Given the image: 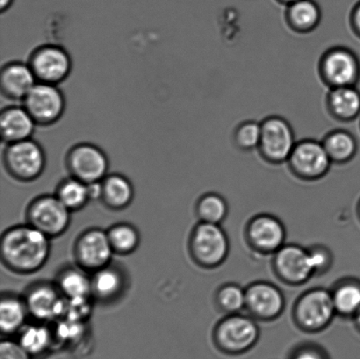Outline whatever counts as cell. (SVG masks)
<instances>
[{"label": "cell", "mask_w": 360, "mask_h": 359, "mask_svg": "<svg viewBox=\"0 0 360 359\" xmlns=\"http://www.w3.org/2000/svg\"><path fill=\"white\" fill-rule=\"evenodd\" d=\"M125 278L115 267L105 266L91 278V295L101 301H112L124 290Z\"/></svg>", "instance_id": "obj_24"}, {"label": "cell", "mask_w": 360, "mask_h": 359, "mask_svg": "<svg viewBox=\"0 0 360 359\" xmlns=\"http://www.w3.org/2000/svg\"><path fill=\"white\" fill-rule=\"evenodd\" d=\"M288 164L292 174L297 177L306 181H316L328 174L333 162L322 142L308 138L296 143Z\"/></svg>", "instance_id": "obj_9"}, {"label": "cell", "mask_w": 360, "mask_h": 359, "mask_svg": "<svg viewBox=\"0 0 360 359\" xmlns=\"http://www.w3.org/2000/svg\"><path fill=\"white\" fill-rule=\"evenodd\" d=\"M0 252L4 265L13 272L30 274L44 266L51 254L47 235L31 225H21L3 234Z\"/></svg>", "instance_id": "obj_1"}, {"label": "cell", "mask_w": 360, "mask_h": 359, "mask_svg": "<svg viewBox=\"0 0 360 359\" xmlns=\"http://www.w3.org/2000/svg\"><path fill=\"white\" fill-rule=\"evenodd\" d=\"M291 359H329L322 349L316 346H305L298 348Z\"/></svg>", "instance_id": "obj_35"}, {"label": "cell", "mask_w": 360, "mask_h": 359, "mask_svg": "<svg viewBox=\"0 0 360 359\" xmlns=\"http://www.w3.org/2000/svg\"><path fill=\"white\" fill-rule=\"evenodd\" d=\"M19 333V343L32 357L40 356L51 346V333L44 326H25Z\"/></svg>", "instance_id": "obj_28"}, {"label": "cell", "mask_w": 360, "mask_h": 359, "mask_svg": "<svg viewBox=\"0 0 360 359\" xmlns=\"http://www.w3.org/2000/svg\"><path fill=\"white\" fill-rule=\"evenodd\" d=\"M70 212L58 196H40L27 207V223L49 238L56 237L68 228Z\"/></svg>", "instance_id": "obj_7"}, {"label": "cell", "mask_w": 360, "mask_h": 359, "mask_svg": "<svg viewBox=\"0 0 360 359\" xmlns=\"http://www.w3.org/2000/svg\"><path fill=\"white\" fill-rule=\"evenodd\" d=\"M349 24H350L352 33L360 39V0L351 10L350 15H349Z\"/></svg>", "instance_id": "obj_37"}, {"label": "cell", "mask_w": 360, "mask_h": 359, "mask_svg": "<svg viewBox=\"0 0 360 359\" xmlns=\"http://www.w3.org/2000/svg\"><path fill=\"white\" fill-rule=\"evenodd\" d=\"M108 235L112 249L117 254H131L139 247L140 235L132 225L116 224L108 231Z\"/></svg>", "instance_id": "obj_29"}, {"label": "cell", "mask_w": 360, "mask_h": 359, "mask_svg": "<svg viewBox=\"0 0 360 359\" xmlns=\"http://www.w3.org/2000/svg\"><path fill=\"white\" fill-rule=\"evenodd\" d=\"M261 136V122L249 119L239 123L232 133V142L236 149L252 151L259 148Z\"/></svg>", "instance_id": "obj_31"}, {"label": "cell", "mask_w": 360, "mask_h": 359, "mask_svg": "<svg viewBox=\"0 0 360 359\" xmlns=\"http://www.w3.org/2000/svg\"><path fill=\"white\" fill-rule=\"evenodd\" d=\"M56 196L72 212L82 209L90 200L88 185L73 177L59 185Z\"/></svg>", "instance_id": "obj_27"}, {"label": "cell", "mask_w": 360, "mask_h": 359, "mask_svg": "<svg viewBox=\"0 0 360 359\" xmlns=\"http://www.w3.org/2000/svg\"><path fill=\"white\" fill-rule=\"evenodd\" d=\"M259 329L252 320L245 316H232L219 325L217 332L218 346L225 353H245L256 344Z\"/></svg>", "instance_id": "obj_12"}, {"label": "cell", "mask_w": 360, "mask_h": 359, "mask_svg": "<svg viewBox=\"0 0 360 359\" xmlns=\"http://www.w3.org/2000/svg\"><path fill=\"white\" fill-rule=\"evenodd\" d=\"M278 273L289 282L302 283L315 272L309 252L298 246H287L276 256Z\"/></svg>", "instance_id": "obj_16"}, {"label": "cell", "mask_w": 360, "mask_h": 359, "mask_svg": "<svg viewBox=\"0 0 360 359\" xmlns=\"http://www.w3.org/2000/svg\"><path fill=\"white\" fill-rule=\"evenodd\" d=\"M102 185V202L109 209L121 210L128 207L134 199V188L131 182L121 174L108 175Z\"/></svg>", "instance_id": "obj_23"}, {"label": "cell", "mask_w": 360, "mask_h": 359, "mask_svg": "<svg viewBox=\"0 0 360 359\" xmlns=\"http://www.w3.org/2000/svg\"><path fill=\"white\" fill-rule=\"evenodd\" d=\"M37 82L58 86L70 76L72 60L65 48L56 44L41 45L34 49L28 59Z\"/></svg>", "instance_id": "obj_6"}, {"label": "cell", "mask_w": 360, "mask_h": 359, "mask_svg": "<svg viewBox=\"0 0 360 359\" xmlns=\"http://www.w3.org/2000/svg\"><path fill=\"white\" fill-rule=\"evenodd\" d=\"M190 249L196 262L213 266L224 261L229 251V242L218 224L201 223L194 228Z\"/></svg>", "instance_id": "obj_10"}, {"label": "cell", "mask_w": 360, "mask_h": 359, "mask_svg": "<svg viewBox=\"0 0 360 359\" xmlns=\"http://www.w3.org/2000/svg\"><path fill=\"white\" fill-rule=\"evenodd\" d=\"M321 81L330 89L357 86L360 81V60L352 48L334 46L323 53L317 65Z\"/></svg>", "instance_id": "obj_2"}, {"label": "cell", "mask_w": 360, "mask_h": 359, "mask_svg": "<svg viewBox=\"0 0 360 359\" xmlns=\"http://www.w3.org/2000/svg\"><path fill=\"white\" fill-rule=\"evenodd\" d=\"M30 314L25 300L14 295H2L0 301V329L6 336L20 332Z\"/></svg>", "instance_id": "obj_25"}, {"label": "cell", "mask_w": 360, "mask_h": 359, "mask_svg": "<svg viewBox=\"0 0 360 359\" xmlns=\"http://www.w3.org/2000/svg\"><path fill=\"white\" fill-rule=\"evenodd\" d=\"M359 214H360V206H359Z\"/></svg>", "instance_id": "obj_41"}, {"label": "cell", "mask_w": 360, "mask_h": 359, "mask_svg": "<svg viewBox=\"0 0 360 359\" xmlns=\"http://www.w3.org/2000/svg\"><path fill=\"white\" fill-rule=\"evenodd\" d=\"M65 165L70 177L89 185L101 182L107 177L109 160L100 147L94 143H80L67 152Z\"/></svg>", "instance_id": "obj_5"}, {"label": "cell", "mask_w": 360, "mask_h": 359, "mask_svg": "<svg viewBox=\"0 0 360 359\" xmlns=\"http://www.w3.org/2000/svg\"><path fill=\"white\" fill-rule=\"evenodd\" d=\"M218 299L222 308L227 311H238L246 306V292L235 285L222 288Z\"/></svg>", "instance_id": "obj_33"}, {"label": "cell", "mask_w": 360, "mask_h": 359, "mask_svg": "<svg viewBox=\"0 0 360 359\" xmlns=\"http://www.w3.org/2000/svg\"><path fill=\"white\" fill-rule=\"evenodd\" d=\"M321 142L333 164L349 163L354 159L359 150L357 139L354 133L345 129L331 130Z\"/></svg>", "instance_id": "obj_22"}, {"label": "cell", "mask_w": 360, "mask_h": 359, "mask_svg": "<svg viewBox=\"0 0 360 359\" xmlns=\"http://www.w3.org/2000/svg\"><path fill=\"white\" fill-rule=\"evenodd\" d=\"M82 268H68L59 274L58 287L68 300H84L91 294V279Z\"/></svg>", "instance_id": "obj_26"}, {"label": "cell", "mask_w": 360, "mask_h": 359, "mask_svg": "<svg viewBox=\"0 0 360 359\" xmlns=\"http://www.w3.org/2000/svg\"><path fill=\"white\" fill-rule=\"evenodd\" d=\"M296 143L294 129L282 116H268L261 122L257 150L267 163L281 164L288 162Z\"/></svg>", "instance_id": "obj_4"}, {"label": "cell", "mask_w": 360, "mask_h": 359, "mask_svg": "<svg viewBox=\"0 0 360 359\" xmlns=\"http://www.w3.org/2000/svg\"><path fill=\"white\" fill-rule=\"evenodd\" d=\"M197 213L202 223L218 224L227 214V205L217 195H205L198 203Z\"/></svg>", "instance_id": "obj_32"}, {"label": "cell", "mask_w": 360, "mask_h": 359, "mask_svg": "<svg viewBox=\"0 0 360 359\" xmlns=\"http://www.w3.org/2000/svg\"><path fill=\"white\" fill-rule=\"evenodd\" d=\"M37 83V80L28 63L13 61L2 67L0 90L7 100L23 101Z\"/></svg>", "instance_id": "obj_15"}, {"label": "cell", "mask_w": 360, "mask_h": 359, "mask_svg": "<svg viewBox=\"0 0 360 359\" xmlns=\"http://www.w3.org/2000/svg\"><path fill=\"white\" fill-rule=\"evenodd\" d=\"M114 253L108 232L98 228L84 231L74 246V256L80 268L94 272L109 266Z\"/></svg>", "instance_id": "obj_11"}, {"label": "cell", "mask_w": 360, "mask_h": 359, "mask_svg": "<svg viewBox=\"0 0 360 359\" xmlns=\"http://www.w3.org/2000/svg\"><path fill=\"white\" fill-rule=\"evenodd\" d=\"M285 20L295 33L309 34L319 27L322 20V10L315 0H299L287 6Z\"/></svg>", "instance_id": "obj_20"}, {"label": "cell", "mask_w": 360, "mask_h": 359, "mask_svg": "<svg viewBox=\"0 0 360 359\" xmlns=\"http://www.w3.org/2000/svg\"><path fill=\"white\" fill-rule=\"evenodd\" d=\"M31 355L24 349L19 341L2 340L0 344V359H32Z\"/></svg>", "instance_id": "obj_34"}, {"label": "cell", "mask_w": 360, "mask_h": 359, "mask_svg": "<svg viewBox=\"0 0 360 359\" xmlns=\"http://www.w3.org/2000/svg\"><path fill=\"white\" fill-rule=\"evenodd\" d=\"M333 298L336 311L355 316L360 309V282L350 281L341 285L335 290Z\"/></svg>", "instance_id": "obj_30"}, {"label": "cell", "mask_w": 360, "mask_h": 359, "mask_svg": "<svg viewBox=\"0 0 360 359\" xmlns=\"http://www.w3.org/2000/svg\"><path fill=\"white\" fill-rule=\"evenodd\" d=\"M14 0H0V10L1 13L6 12L12 6Z\"/></svg>", "instance_id": "obj_38"}, {"label": "cell", "mask_w": 360, "mask_h": 359, "mask_svg": "<svg viewBox=\"0 0 360 359\" xmlns=\"http://www.w3.org/2000/svg\"><path fill=\"white\" fill-rule=\"evenodd\" d=\"M23 107L37 126H49L63 117L66 101L58 86L37 82L24 98Z\"/></svg>", "instance_id": "obj_8"}, {"label": "cell", "mask_w": 360, "mask_h": 359, "mask_svg": "<svg viewBox=\"0 0 360 359\" xmlns=\"http://www.w3.org/2000/svg\"><path fill=\"white\" fill-rule=\"evenodd\" d=\"M37 123L24 107L11 105L0 115V136L7 144L30 139Z\"/></svg>", "instance_id": "obj_17"}, {"label": "cell", "mask_w": 360, "mask_h": 359, "mask_svg": "<svg viewBox=\"0 0 360 359\" xmlns=\"http://www.w3.org/2000/svg\"><path fill=\"white\" fill-rule=\"evenodd\" d=\"M326 105L335 121L354 122L360 116V91L356 86L333 88L328 91Z\"/></svg>", "instance_id": "obj_18"}, {"label": "cell", "mask_w": 360, "mask_h": 359, "mask_svg": "<svg viewBox=\"0 0 360 359\" xmlns=\"http://www.w3.org/2000/svg\"><path fill=\"white\" fill-rule=\"evenodd\" d=\"M246 306L259 318H274L283 308L284 299L273 285L259 283L246 291Z\"/></svg>", "instance_id": "obj_19"}, {"label": "cell", "mask_w": 360, "mask_h": 359, "mask_svg": "<svg viewBox=\"0 0 360 359\" xmlns=\"http://www.w3.org/2000/svg\"><path fill=\"white\" fill-rule=\"evenodd\" d=\"M335 311L333 294L317 289L303 295L296 308V315L305 328L315 330L328 325Z\"/></svg>", "instance_id": "obj_13"}, {"label": "cell", "mask_w": 360, "mask_h": 359, "mask_svg": "<svg viewBox=\"0 0 360 359\" xmlns=\"http://www.w3.org/2000/svg\"><path fill=\"white\" fill-rule=\"evenodd\" d=\"M278 3L281 4V5H284L285 6L290 5V4L295 3L296 1H299V0H276Z\"/></svg>", "instance_id": "obj_39"}, {"label": "cell", "mask_w": 360, "mask_h": 359, "mask_svg": "<svg viewBox=\"0 0 360 359\" xmlns=\"http://www.w3.org/2000/svg\"><path fill=\"white\" fill-rule=\"evenodd\" d=\"M58 287L48 283H39L27 290L25 302L35 319L41 321L58 318L65 311V302Z\"/></svg>", "instance_id": "obj_14"}, {"label": "cell", "mask_w": 360, "mask_h": 359, "mask_svg": "<svg viewBox=\"0 0 360 359\" xmlns=\"http://www.w3.org/2000/svg\"><path fill=\"white\" fill-rule=\"evenodd\" d=\"M356 322H357V325L359 329H360V309L357 314L355 315Z\"/></svg>", "instance_id": "obj_40"}, {"label": "cell", "mask_w": 360, "mask_h": 359, "mask_svg": "<svg viewBox=\"0 0 360 359\" xmlns=\"http://www.w3.org/2000/svg\"><path fill=\"white\" fill-rule=\"evenodd\" d=\"M3 164L7 174L16 181H34L45 170V151L40 143L31 138L7 144L3 152Z\"/></svg>", "instance_id": "obj_3"}, {"label": "cell", "mask_w": 360, "mask_h": 359, "mask_svg": "<svg viewBox=\"0 0 360 359\" xmlns=\"http://www.w3.org/2000/svg\"><path fill=\"white\" fill-rule=\"evenodd\" d=\"M250 237L257 247L274 251L281 247L285 239V230L277 219L263 216L254 219L250 228Z\"/></svg>", "instance_id": "obj_21"}, {"label": "cell", "mask_w": 360, "mask_h": 359, "mask_svg": "<svg viewBox=\"0 0 360 359\" xmlns=\"http://www.w3.org/2000/svg\"><path fill=\"white\" fill-rule=\"evenodd\" d=\"M359 129H360V122H359Z\"/></svg>", "instance_id": "obj_42"}, {"label": "cell", "mask_w": 360, "mask_h": 359, "mask_svg": "<svg viewBox=\"0 0 360 359\" xmlns=\"http://www.w3.org/2000/svg\"><path fill=\"white\" fill-rule=\"evenodd\" d=\"M311 256L312 263L315 272L322 270L330 263V256L322 249H316L314 251L309 252Z\"/></svg>", "instance_id": "obj_36"}]
</instances>
